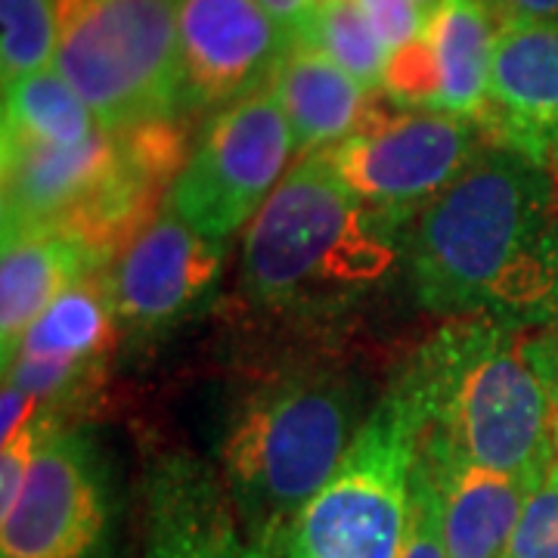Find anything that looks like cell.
Segmentation results:
<instances>
[{
    "label": "cell",
    "instance_id": "1",
    "mask_svg": "<svg viewBox=\"0 0 558 558\" xmlns=\"http://www.w3.org/2000/svg\"><path fill=\"white\" fill-rule=\"evenodd\" d=\"M407 242L425 311L515 329L558 323V161L487 143Z\"/></svg>",
    "mask_w": 558,
    "mask_h": 558
},
{
    "label": "cell",
    "instance_id": "2",
    "mask_svg": "<svg viewBox=\"0 0 558 558\" xmlns=\"http://www.w3.org/2000/svg\"><path fill=\"white\" fill-rule=\"evenodd\" d=\"M527 332L490 319H453L400 373L422 440L450 462L519 481L531 494L558 459L546 391Z\"/></svg>",
    "mask_w": 558,
    "mask_h": 558
},
{
    "label": "cell",
    "instance_id": "3",
    "mask_svg": "<svg viewBox=\"0 0 558 558\" xmlns=\"http://www.w3.org/2000/svg\"><path fill=\"white\" fill-rule=\"evenodd\" d=\"M398 230L341 183L323 149L304 153L245 230L242 289L267 311H336L395 270Z\"/></svg>",
    "mask_w": 558,
    "mask_h": 558
},
{
    "label": "cell",
    "instance_id": "4",
    "mask_svg": "<svg viewBox=\"0 0 558 558\" xmlns=\"http://www.w3.org/2000/svg\"><path fill=\"white\" fill-rule=\"evenodd\" d=\"M354 385L336 373H282L236 407L220 440V478L248 539L279 558L301 506L360 432Z\"/></svg>",
    "mask_w": 558,
    "mask_h": 558
},
{
    "label": "cell",
    "instance_id": "5",
    "mask_svg": "<svg viewBox=\"0 0 558 558\" xmlns=\"http://www.w3.org/2000/svg\"><path fill=\"white\" fill-rule=\"evenodd\" d=\"M53 69L109 134L186 116L178 0H60Z\"/></svg>",
    "mask_w": 558,
    "mask_h": 558
},
{
    "label": "cell",
    "instance_id": "6",
    "mask_svg": "<svg viewBox=\"0 0 558 558\" xmlns=\"http://www.w3.org/2000/svg\"><path fill=\"white\" fill-rule=\"evenodd\" d=\"M418 440L416 407L395 381L363 418L329 481L301 506L279 558H398Z\"/></svg>",
    "mask_w": 558,
    "mask_h": 558
},
{
    "label": "cell",
    "instance_id": "7",
    "mask_svg": "<svg viewBox=\"0 0 558 558\" xmlns=\"http://www.w3.org/2000/svg\"><path fill=\"white\" fill-rule=\"evenodd\" d=\"M292 153V128L267 84L202 124L168 208L202 236L227 242L270 199Z\"/></svg>",
    "mask_w": 558,
    "mask_h": 558
},
{
    "label": "cell",
    "instance_id": "8",
    "mask_svg": "<svg viewBox=\"0 0 558 558\" xmlns=\"http://www.w3.org/2000/svg\"><path fill=\"white\" fill-rule=\"evenodd\" d=\"M487 143L475 119L385 109L323 156L363 205L403 223L438 199Z\"/></svg>",
    "mask_w": 558,
    "mask_h": 558
},
{
    "label": "cell",
    "instance_id": "9",
    "mask_svg": "<svg viewBox=\"0 0 558 558\" xmlns=\"http://www.w3.org/2000/svg\"><path fill=\"white\" fill-rule=\"evenodd\" d=\"M0 519V558H100L112 487L97 444L78 428L53 425L20 499Z\"/></svg>",
    "mask_w": 558,
    "mask_h": 558
},
{
    "label": "cell",
    "instance_id": "10",
    "mask_svg": "<svg viewBox=\"0 0 558 558\" xmlns=\"http://www.w3.org/2000/svg\"><path fill=\"white\" fill-rule=\"evenodd\" d=\"M119 332L106 274L97 270L75 282L25 329L3 357V381L40 400L44 410L62 422L65 413L97 395Z\"/></svg>",
    "mask_w": 558,
    "mask_h": 558
},
{
    "label": "cell",
    "instance_id": "11",
    "mask_svg": "<svg viewBox=\"0 0 558 558\" xmlns=\"http://www.w3.org/2000/svg\"><path fill=\"white\" fill-rule=\"evenodd\" d=\"M227 248L165 205L109 260L106 286L124 336H161L193 317L218 289Z\"/></svg>",
    "mask_w": 558,
    "mask_h": 558
},
{
    "label": "cell",
    "instance_id": "12",
    "mask_svg": "<svg viewBox=\"0 0 558 558\" xmlns=\"http://www.w3.org/2000/svg\"><path fill=\"white\" fill-rule=\"evenodd\" d=\"M292 35L260 0H178L183 112H218L267 87Z\"/></svg>",
    "mask_w": 558,
    "mask_h": 558
},
{
    "label": "cell",
    "instance_id": "13",
    "mask_svg": "<svg viewBox=\"0 0 558 558\" xmlns=\"http://www.w3.org/2000/svg\"><path fill=\"white\" fill-rule=\"evenodd\" d=\"M499 25L484 0H440L416 40L388 57L381 94L410 112H484Z\"/></svg>",
    "mask_w": 558,
    "mask_h": 558
},
{
    "label": "cell",
    "instance_id": "14",
    "mask_svg": "<svg viewBox=\"0 0 558 558\" xmlns=\"http://www.w3.org/2000/svg\"><path fill=\"white\" fill-rule=\"evenodd\" d=\"M143 558H274L255 546L215 469L165 457L146 481Z\"/></svg>",
    "mask_w": 558,
    "mask_h": 558
},
{
    "label": "cell",
    "instance_id": "15",
    "mask_svg": "<svg viewBox=\"0 0 558 558\" xmlns=\"http://www.w3.org/2000/svg\"><path fill=\"white\" fill-rule=\"evenodd\" d=\"M478 124L490 143L558 161V25H499Z\"/></svg>",
    "mask_w": 558,
    "mask_h": 558
},
{
    "label": "cell",
    "instance_id": "16",
    "mask_svg": "<svg viewBox=\"0 0 558 558\" xmlns=\"http://www.w3.org/2000/svg\"><path fill=\"white\" fill-rule=\"evenodd\" d=\"M270 87L289 119L301 156L336 146L388 109L381 90L363 87L304 40H292Z\"/></svg>",
    "mask_w": 558,
    "mask_h": 558
},
{
    "label": "cell",
    "instance_id": "17",
    "mask_svg": "<svg viewBox=\"0 0 558 558\" xmlns=\"http://www.w3.org/2000/svg\"><path fill=\"white\" fill-rule=\"evenodd\" d=\"M102 270L100 260L69 230H32L3 240L0 264V341L3 357L25 329L75 282Z\"/></svg>",
    "mask_w": 558,
    "mask_h": 558
},
{
    "label": "cell",
    "instance_id": "18",
    "mask_svg": "<svg viewBox=\"0 0 558 558\" xmlns=\"http://www.w3.org/2000/svg\"><path fill=\"white\" fill-rule=\"evenodd\" d=\"M425 447L438 459L444 478L447 558H509L527 490L519 481L478 465L450 462L432 444Z\"/></svg>",
    "mask_w": 558,
    "mask_h": 558
},
{
    "label": "cell",
    "instance_id": "19",
    "mask_svg": "<svg viewBox=\"0 0 558 558\" xmlns=\"http://www.w3.org/2000/svg\"><path fill=\"white\" fill-rule=\"evenodd\" d=\"M97 131L94 112L53 65L3 87V143L10 146H69Z\"/></svg>",
    "mask_w": 558,
    "mask_h": 558
},
{
    "label": "cell",
    "instance_id": "20",
    "mask_svg": "<svg viewBox=\"0 0 558 558\" xmlns=\"http://www.w3.org/2000/svg\"><path fill=\"white\" fill-rule=\"evenodd\" d=\"M295 40L317 47L363 87L381 90V75L391 53L354 0H314Z\"/></svg>",
    "mask_w": 558,
    "mask_h": 558
},
{
    "label": "cell",
    "instance_id": "21",
    "mask_svg": "<svg viewBox=\"0 0 558 558\" xmlns=\"http://www.w3.org/2000/svg\"><path fill=\"white\" fill-rule=\"evenodd\" d=\"M60 38V0H0L3 87L53 65Z\"/></svg>",
    "mask_w": 558,
    "mask_h": 558
},
{
    "label": "cell",
    "instance_id": "22",
    "mask_svg": "<svg viewBox=\"0 0 558 558\" xmlns=\"http://www.w3.org/2000/svg\"><path fill=\"white\" fill-rule=\"evenodd\" d=\"M398 558H447L444 534V478L435 453L418 440L416 472L410 490V521Z\"/></svg>",
    "mask_w": 558,
    "mask_h": 558
},
{
    "label": "cell",
    "instance_id": "23",
    "mask_svg": "<svg viewBox=\"0 0 558 558\" xmlns=\"http://www.w3.org/2000/svg\"><path fill=\"white\" fill-rule=\"evenodd\" d=\"M509 558H558V459L524 497Z\"/></svg>",
    "mask_w": 558,
    "mask_h": 558
},
{
    "label": "cell",
    "instance_id": "24",
    "mask_svg": "<svg viewBox=\"0 0 558 558\" xmlns=\"http://www.w3.org/2000/svg\"><path fill=\"white\" fill-rule=\"evenodd\" d=\"M369 25L376 28L388 53L400 50L403 44L416 40L425 28V13L413 0H354Z\"/></svg>",
    "mask_w": 558,
    "mask_h": 558
},
{
    "label": "cell",
    "instance_id": "25",
    "mask_svg": "<svg viewBox=\"0 0 558 558\" xmlns=\"http://www.w3.org/2000/svg\"><path fill=\"white\" fill-rule=\"evenodd\" d=\"M527 357L534 363L539 385L546 391L549 422H553V435H556L558 447V323L527 332Z\"/></svg>",
    "mask_w": 558,
    "mask_h": 558
},
{
    "label": "cell",
    "instance_id": "26",
    "mask_svg": "<svg viewBox=\"0 0 558 558\" xmlns=\"http://www.w3.org/2000/svg\"><path fill=\"white\" fill-rule=\"evenodd\" d=\"M497 25H558V0H484Z\"/></svg>",
    "mask_w": 558,
    "mask_h": 558
},
{
    "label": "cell",
    "instance_id": "27",
    "mask_svg": "<svg viewBox=\"0 0 558 558\" xmlns=\"http://www.w3.org/2000/svg\"><path fill=\"white\" fill-rule=\"evenodd\" d=\"M44 413V403L25 395L13 381H3V398H0V438L10 440L20 435L32 418Z\"/></svg>",
    "mask_w": 558,
    "mask_h": 558
},
{
    "label": "cell",
    "instance_id": "28",
    "mask_svg": "<svg viewBox=\"0 0 558 558\" xmlns=\"http://www.w3.org/2000/svg\"><path fill=\"white\" fill-rule=\"evenodd\" d=\"M270 13H274V20L295 38V32L301 28V22L304 16L311 13V7H314V0H260Z\"/></svg>",
    "mask_w": 558,
    "mask_h": 558
},
{
    "label": "cell",
    "instance_id": "29",
    "mask_svg": "<svg viewBox=\"0 0 558 558\" xmlns=\"http://www.w3.org/2000/svg\"><path fill=\"white\" fill-rule=\"evenodd\" d=\"M413 3H416L418 10H422V13H425V20H428V13H432V10H435V7H438L440 0H413Z\"/></svg>",
    "mask_w": 558,
    "mask_h": 558
}]
</instances>
